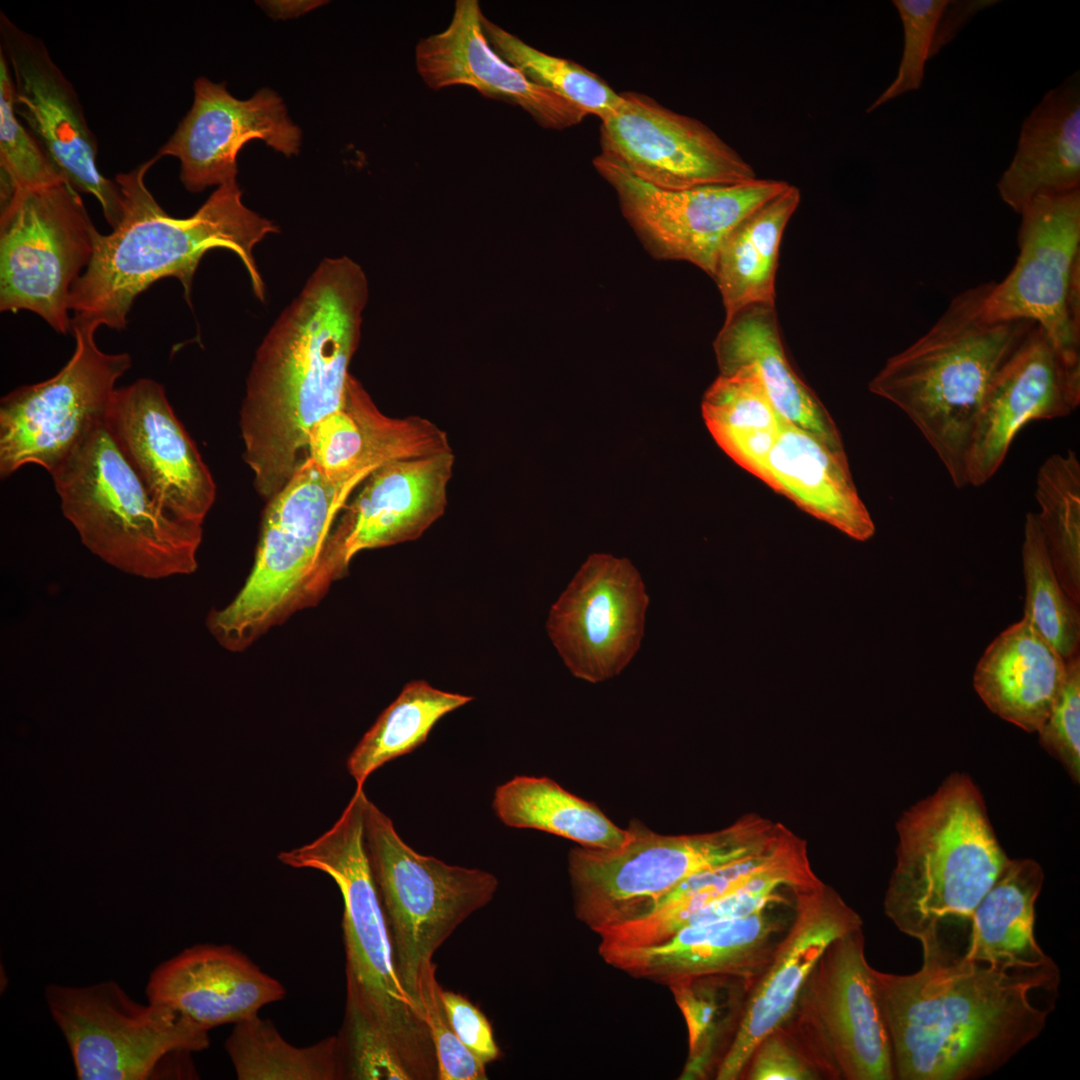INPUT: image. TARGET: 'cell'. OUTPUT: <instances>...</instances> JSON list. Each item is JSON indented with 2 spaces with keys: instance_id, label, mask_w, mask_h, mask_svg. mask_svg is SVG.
<instances>
[{
  "instance_id": "1",
  "label": "cell",
  "mask_w": 1080,
  "mask_h": 1080,
  "mask_svg": "<svg viewBox=\"0 0 1080 1080\" xmlns=\"http://www.w3.org/2000/svg\"><path fill=\"white\" fill-rule=\"evenodd\" d=\"M921 968L873 969L890 1037L895 1079L988 1076L1036 1039L1055 1008V964L1009 969L968 959L945 932L919 940Z\"/></svg>"
},
{
  "instance_id": "2",
  "label": "cell",
  "mask_w": 1080,
  "mask_h": 1080,
  "mask_svg": "<svg viewBox=\"0 0 1080 1080\" xmlns=\"http://www.w3.org/2000/svg\"><path fill=\"white\" fill-rule=\"evenodd\" d=\"M367 279L348 257L326 258L256 351L239 427L253 485L271 499L308 457L312 427L344 399Z\"/></svg>"
},
{
  "instance_id": "3",
  "label": "cell",
  "mask_w": 1080,
  "mask_h": 1080,
  "mask_svg": "<svg viewBox=\"0 0 1080 1080\" xmlns=\"http://www.w3.org/2000/svg\"><path fill=\"white\" fill-rule=\"evenodd\" d=\"M158 155L130 172L116 175L122 217L107 235L98 233L92 259L70 295L72 319L121 330L136 297L156 281L174 277L190 302L194 274L204 254L214 248L234 252L243 262L253 292L261 301L265 286L253 248L276 225L248 209L236 179L219 185L188 218L169 216L144 178Z\"/></svg>"
},
{
  "instance_id": "4",
  "label": "cell",
  "mask_w": 1080,
  "mask_h": 1080,
  "mask_svg": "<svg viewBox=\"0 0 1080 1080\" xmlns=\"http://www.w3.org/2000/svg\"><path fill=\"white\" fill-rule=\"evenodd\" d=\"M992 284L956 295L931 328L889 358L868 386L910 418L957 488L968 485V454L986 393L1036 325L986 319Z\"/></svg>"
},
{
  "instance_id": "5",
  "label": "cell",
  "mask_w": 1080,
  "mask_h": 1080,
  "mask_svg": "<svg viewBox=\"0 0 1080 1080\" xmlns=\"http://www.w3.org/2000/svg\"><path fill=\"white\" fill-rule=\"evenodd\" d=\"M896 865L884 912L904 934L922 939L969 919L1009 858L983 796L964 773L906 810L897 823Z\"/></svg>"
},
{
  "instance_id": "6",
  "label": "cell",
  "mask_w": 1080,
  "mask_h": 1080,
  "mask_svg": "<svg viewBox=\"0 0 1080 1080\" xmlns=\"http://www.w3.org/2000/svg\"><path fill=\"white\" fill-rule=\"evenodd\" d=\"M363 788L335 824L314 841L278 854L293 868L330 876L343 899L346 1009L359 1012L394 1047L412 1080L437 1079L432 1038L420 1007L398 976L389 931L365 845Z\"/></svg>"
},
{
  "instance_id": "7",
  "label": "cell",
  "mask_w": 1080,
  "mask_h": 1080,
  "mask_svg": "<svg viewBox=\"0 0 1080 1080\" xmlns=\"http://www.w3.org/2000/svg\"><path fill=\"white\" fill-rule=\"evenodd\" d=\"M50 475L64 517L105 563L149 580L197 570L203 525L157 504L104 422Z\"/></svg>"
},
{
  "instance_id": "8",
  "label": "cell",
  "mask_w": 1080,
  "mask_h": 1080,
  "mask_svg": "<svg viewBox=\"0 0 1080 1080\" xmlns=\"http://www.w3.org/2000/svg\"><path fill=\"white\" fill-rule=\"evenodd\" d=\"M783 827L748 814L710 833L662 835L634 820L616 848L569 852L575 916L598 935L643 918L687 878L761 850Z\"/></svg>"
},
{
  "instance_id": "9",
  "label": "cell",
  "mask_w": 1080,
  "mask_h": 1080,
  "mask_svg": "<svg viewBox=\"0 0 1080 1080\" xmlns=\"http://www.w3.org/2000/svg\"><path fill=\"white\" fill-rule=\"evenodd\" d=\"M362 479L336 480L307 457L265 509L255 561L237 595L206 625L229 651H242L306 607L310 583L340 511Z\"/></svg>"
},
{
  "instance_id": "10",
  "label": "cell",
  "mask_w": 1080,
  "mask_h": 1080,
  "mask_svg": "<svg viewBox=\"0 0 1080 1080\" xmlns=\"http://www.w3.org/2000/svg\"><path fill=\"white\" fill-rule=\"evenodd\" d=\"M364 830L395 967L419 1006L422 970L457 927L492 900L498 880L490 872L449 865L416 852L369 799Z\"/></svg>"
},
{
  "instance_id": "11",
  "label": "cell",
  "mask_w": 1080,
  "mask_h": 1080,
  "mask_svg": "<svg viewBox=\"0 0 1080 1080\" xmlns=\"http://www.w3.org/2000/svg\"><path fill=\"white\" fill-rule=\"evenodd\" d=\"M66 179L1 196L0 309L28 310L72 333L70 295L99 233Z\"/></svg>"
},
{
  "instance_id": "12",
  "label": "cell",
  "mask_w": 1080,
  "mask_h": 1080,
  "mask_svg": "<svg viewBox=\"0 0 1080 1080\" xmlns=\"http://www.w3.org/2000/svg\"><path fill=\"white\" fill-rule=\"evenodd\" d=\"M862 928L831 942L781 1024L823 1079L894 1080L892 1047Z\"/></svg>"
},
{
  "instance_id": "13",
  "label": "cell",
  "mask_w": 1080,
  "mask_h": 1080,
  "mask_svg": "<svg viewBox=\"0 0 1080 1080\" xmlns=\"http://www.w3.org/2000/svg\"><path fill=\"white\" fill-rule=\"evenodd\" d=\"M44 995L80 1080L148 1079L166 1057L209 1046L207 1030L165 1006L135 1001L113 980L50 984Z\"/></svg>"
},
{
  "instance_id": "14",
  "label": "cell",
  "mask_w": 1080,
  "mask_h": 1080,
  "mask_svg": "<svg viewBox=\"0 0 1080 1080\" xmlns=\"http://www.w3.org/2000/svg\"><path fill=\"white\" fill-rule=\"evenodd\" d=\"M95 324L72 319L76 346L53 377L21 386L0 401V476L25 465L50 474L97 427L132 365L128 353L108 354L95 342Z\"/></svg>"
},
{
  "instance_id": "15",
  "label": "cell",
  "mask_w": 1080,
  "mask_h": 1080,
  "mask_svg": "<svg viewBox=\"0 0 1080 1080\" xmlns=\"http://www.w3.org/2000/svg\"><path fill=\"white\" fill-rule=\"evenodd\" d=\"M1019 214L1017 260L1001 282H993L983 315L1032 321L1070 366L1080 368V324L1069 306L1080 275V189L1036 196Z\"/></svg>"
},
{
  "instance_id": "16",
  "label": "cell",
  "mask_w": 1080,
  "mask_h": 1080,
  "mask_svg": "<svg viewBox=\"0 0 1080 1080\" xmlns=\"http://www.w3.org/2000/svg\"><path fill=\"white\" fill-rule=\"evenodd\" d=\"M593 164L616 191L623 215L654 257L690 262L712 278L722 245L735 227L790 185L757 178L669 190L641 180L602 154Z\"/></svg>"
},
{
  "instance_id": "17",
  "label": "cell",
  "mask_w": 1080,
  "mask_h": 1080,
  "mask_svg": "<svg viewBox=\"0 0 1080 1080\" xmlns=\"http://www.w3.org/2000/svg\"><path fill=\"white\" fill-rule=\"evenodd\" d=\"M452 450L389 462L376 469L346 504L325 543L306 604H316L361 551L419 538L445 512Z\"/></svg>"
},
{
  "instance_id": "18",
  "label": "cell",
  "mask_w": 1080,
  "mask_h": 1080,
  "mask_svg": "<svg viewBox=\"0 0 1080 1080\" xmlns=\"http://www.w3.org/2000/svg\"><path fill=\"white\" fill-rule=\"evenodd\" d=\"M648 605L628 559L594 553L552 605L546 629L571 674L599 683L617 676L639 650Z\"/></svg>"
},
{
  "instance_id": "19",
  "label": "cell",
  "mask_w": 1080,
  "mask_h": 1080,
  "mask_svg": "<svg viewBox=\"0 0 1080 1080\" xmlns=\"http://www.w3.org/2000/svg\"><path fill=\"white\" fill-rule=\"evenodd\" d=\"M602 155L662 189L735 185L757 179L753 167L701 121L648 96L621 93L601 120Z\"/></svg>"
},
{
  "instance_id": "20",
  "label": "cell",
  "mask_w": 1080,
  "mask_h": 1080,
  "mask_svg": "<svg viewBox=\"0 0 1080 1080\" xmlns=\"http://www.w3.org/2000/svg\"><path fill=\"white\" fill-rule=\"evenodd\" d=\"M1 48L13 81L14 108L63 177L94 196L109 225L122 217L120 188L96 166L97 142L77 93L45 44L0 14Z\"/></svg>"
},
{
  "instance_id": "21",
  "label": "cell",
  "mask_w": 1080,
  "mask_h": 1080,
  "mask_svg": "<svg viewBox=\"0 0 1080 1080\" xmlns=\"http://www.w3.org/2000/svg\"><path fill=\"white\" fill-rule=\"evenodd\" d=\"M104 426L162 509L204 524L216 484L161 384L143 378L116 388Z\"/></svg>"
},
{
  "instance_id": "22",
  "label": "cell",
  "mask_w": 1080,
  "mask_h": 1080,
  "mask_svg": "<svg viewBox=\"0 0 1080 1080\" xmlns=\"http://www.w3.org/2000/svg\"><path fill=\"white\" fill-rule=\"evenodd\" d=\"M792 921L750 990L736 1037L716 1080H741L758 1043L793 1012L805 982L828 945L862 928V919L821 880L794 895Z\"/></svg>"
},
{
  "instance_id": "23",
  "label": "cell",
  "mask_w": 1080,
  "mask_h": 1080,
  "mask_svg": "<svg viewBox=\"0 0 1080 1080\" xmlns=\"http://www.w3.org/2000/svg\"><path fill=\"white\" fill-rule=\"evenodd\" d=\"M253 139L292 156L300 150L302 134L275 92L262 89L239 100L223 83L200 77L190 111L157 155L177 158L185 188L200 192L236 179L237 155Z\"/></svg>"
},
{
  "instance_id": "24",
  "label": "cell",
  "mask_w": 1080,
  "mask_h": 1080,
  "mask_svg": "<svg viewBox=\"0 0 1080 1080\" xmlns=\"http://www.w3.org/2000/svg\"><path fill=\"white\" fill-rule=\"evenodd\" d=\"M1079 404L1080 368L1035 325L986 393L968 454V485L982 486L995 475L1025 425L1068 416Z\"/></svg>"
},
{
  "instance_id": "25",
  "label": "cell",
  "mask_w": 1080,
  "mask_h": 1080,
  "mask_svg": "<svg viewBox=\"0 0 1080 1080\" xmlns=\"http://www.w3.org/2000/svg\"><path fill=\"white\" fill-rule=\"evenodd\" d=\"M791 902L745 917L686 927L656 944L599 945L598 951L614 968L661 984L709 974L734 975L755 984L792 921L793 906L786 913L779 911Z\"/></svg>"
},
{
  "instance_id": "26",
  "label": "cell",
  "mask_w": 1080,
  "mask_h": 1080,
  "mask_svg": "<svg viewBox=\"0 0 1080 1080\" xmlns=\"http://www.w3.org/2000/svg\"><path fill=\"white\" fill-rule=\"evenodd\" d=\"M477 0H457L449 25L421 38L415 47L416 70L432 90L467 86L483 96L517 105L540 126L561 130L580 123L581 108L528 80L498 55L485 37Z\"/></svg>"
},
{
  "instance_id": "27",
  "label": "cell",
  "mask_w": 1080,
  "mask_h": 1080,
  "mask_svg": "<svg viewBox=\"0 0 1080 1080\" xmlns=\"http://www.w3.org/2000/svg\"><path fill=\"white\" fill-rule=\"evenodd\" d=\"M284 986L229 945L199 944L158 965L148 1002L165 1006L209 1031L239 1023L285 997Z\"/></svg>"
},
{
  "instance_id": "28",
  "label": "cell",
  "mask_w": 1080,
  "mask_h": 1080,
  "mask_svg": "<svg viewBox=\"0 0 1080 1080\" xmlns=\"http://www.w3.org/2000/svg\"><path fill=\"white\" fill-rule=\"evenodd\" d=\"M448 450L446 432L420 416L384 414L351 374L341 406L312 427L307 441L308 457L343 481L366 480L389 462Z\"/></svg>"
},
{
  "instance_id": "29",
  "label": "cell",
  "mask_w": 1080,
  "mask_h": 1080,
  "mask_svg": "<svg viewBox=\"0 0 1080 1080\" xmlns=\"http://www.w3.org/2000/svg\"><path fill=\"white\" fill-rule=\"evenodd\" d=\"M714 349L720 375L751 369L786 421L814 434L834 452L846 455L830 414L786 356L775 304H752L727 316Z\"/></svg>"
},
{
  "instance_id": "30",
  "label": "cell",
  "mask_w": 1080,
  "mask_h": 1080,
  "mask_svg": "<svg viewBox=\"0 0 1080 1080\" xmlns=\"http://www.w3.org/2000/svg\"><path fill=\"white\" fill-rule=\"evenodd\" d=\"M1078 72L1047 92L1022 124L1016 153L997 183L1016 213L1036 196L1080 189Z\"/></svg>"
},
{
  "instance_id": "31",
  "label": "cell",
  "mask_w": 1080,
  "mask_h": 1080,
  "mask_svg": "<svg viewBox=\"0 0 1080 1080\" xmlns=\"http://www.w3.org/2000/svg\"><path fill=\"white\" fill-rule=\"evenodd\" d=\"M765 483L855 540L866 541L875 533L846 455L785 419L767 458Z\"/></svg>"
},
{
  "instance_id": "32",
  "label": "cell",
  "mask_w": 1080,
  "mask_h": 1080,
  "mask_svg": "<svg viewBox=\"0 0 1080 1080\" xmlns=\"http://www.w3.org/2000/svg\"><path fill=\"white\" fill-rule=\"evenodd\" d=\"M1066 671L1062 656L1022 618L987 646L973 686L994 714L1027 732L1049 715Z\"/></svg>"
},
{
  "instance_id": "33",
  "label": "cell",
  "mask_w": 1080,
  "mask_h": 1080,
  "mask_svg": "<svg viewBox=\"0 0 1080 1080\" xmlns=\"http://www.w3.org/2000/svg\"><path fill=\"white\" fill-rule=\"evenodd\" d=\"M1043 882L1038 862L1010 859L970 916L965 956L1009 969L1054 962L1034 936L1035 903Z\"/></svg>"
},
{
  "instance_id": "34",
  "label": "cell",
  "mask_w": 1080,
  "mask_h": 1080,
  "mask_svg": "<svg viewBox=\"0 0 1080 1080\" xmlns=\"http://www.w3.org/2000/svg\"><path fill=\"white\" fill-rule=\"evenodd\" d=\"M789 185L740 222L719 252L715 274L726 317L748 305L775 304V277L784 230L800 203Z\"/></svg>"
},
{
  "instance_id": "35",
  "label": "cell",
  "mask_w": 1080,
  "mask_h": 1080,
  "mask_svg": "<svg viewBox=\"0 0 1080 1080\" xmlns=\"http://www.w3.org/2000/svg\"><path fill=\"white\" fill-rule=\"evenodd\" d=\"M493 808L509 827L544 831L586 848H616L628 834L594 804L547 777L517 776L498 786Z\"/></svg>"
},
{
  "instance_id": "36",
  "label": "cell",
  "mask_w": 1080,
  "mask_h": 1080,
  "mask_svg": "<svg viewBox=\"0 0 1080 1080\" xmlns=\"http://www.w3.org/2000/svg\"><path fill=\"white\" fill-rule=\"evenodd\" d=\"M702 414L717 444L765 483L768 455L784 419L749 368L719 375L705 392Z\"/></svg>"
},
{
  "instance_id": "37",
  "label": "cell",
  "mask_w": 1080,
  "mask_h": 1080,
  "mask_svg": "<svg viewBox=\"0 0 1080 1080\" xmlns=\"http://www.w3.org/2000/svg\"><path fill=\"white\" fill-rule=\"evenodd\" d=\"M753 985L727 974L692 976L667 985L688 1031V1055L679 1079H715L736 1037Z\"/></svg>"
},
{
  "instance_id": "38",
  "label": "cell",
  "mask_w": 1080,
  "mask_h": 1080,
  "mask_svg": "<svg viewBox=\"0 0 1080 1080\" xmlns=\"http://www.w3.org/2000/svg\"><path fill=\"white\" fill-rule=\"evenodd\" d=\"M472 699L437 689L424 680L406 684L347 759L356 787H363L369 775L385 763L422 745L442 717Z\"/></svg>"
},
{
  "instance_id": "39",
  "label": "cell",
  "mask_w": 1080,
  "mask_h": 1080,
  "mask_svg": "<svg viewBox=\"0 0 1080 1080\" xmlns=\"http://www.w3.org/2000/svg\"><path fill=\"white\" fill-rule=\"evenodd\" d=\"M225 1046L239 1080L343 1079L338 1035L296 1047L257 1014L236 1023Z\"/></svg>"
},
{
  "instance_id": "40",
  "label": "cell",
  "mask_w": 1080,
  "mask_h": 1080,
  "mask_svg": "<svg viewBox=\"0 0 1080 1080\" xmlns=\"http://www.w3.org/2000/svg\"><path fill=\"white\" fill-rule=\"evenodd\" d=\"M1036 513L1048 553L1065 592L1080 603V462L1076 453L1050 455L1036 477Z\"/></svg>"
},
{
  "instance_id": "41",
  "label": "cell",
  "mask_w": 1080,
  "mask_h": 1080,
  "mask_svg": "<svg viewBox=\"0 0 1080 1080\" xmlns=\"http://www.w3.org/2000/svg\"><path fill=\"white\" fill-rule=\"evenodd\" d=\"M1022 564L1023 618L1067 661L1079 654V604L1060 584L1034 512L1026 514Z\"/></svg>"
},
{
  "instance_id": "42",
  "label": "cell",
  "mask_w": 1080,
  "mask_h": 1080,
  "mask_svg": "<svg viewBox=\"0 0 1080 1080\" xmlns=\"http://www.w3.org/2000/svg\"><path fill=\"white\" fill-rule=\"evenodd\" d=\"M482 28L493 50L517 68L528 80L575 104L601 120L611 115L621 102L604 80L585 67L542 52L498 26L483 14Z\"/></svg>"
},
{
  "instance_id": "43",
  "label": "cell",
  "mask_w": 1080,
  "mask_h": 1080,
  "mask_svg": "<svg viewBox=\"0 0 1080 1080\" xmlns=\"http://www.w3.org/2000/svg\"><path fill=\"white\" fill-rule=\"evenodd\" d=\"M1 196L15 189L38 187L65 179L43 146L17 118L8 61L0 50Z\"/></svg>"
},
{
  "instance_id": "44",
  "label": "cell",
  "mask_w": 1080,
  "mask_h": 1080,
  "mask_svg": "<svg viewBox=\"0 0 1080 1080\" xmlns=\"http://www.w3.org/2000/svg\"><path fill=\"white\" fill-rule=\"evenodd\" d=\"M892 3L903 25V53L896 77L868 107L867 113L907 92L919 89L924 78L926 61L931 57L937 25L948 1L893 0Z\"/></svg>"
},
{
  "instance_id": "45",
  "label": "cell",
  "mask_w": 1080,
  "mask_h": 1080,
  "mask_svg": "<svg viewBox=\"0 0 1080 1080\" xmlns=\"http://www.w3.org/2000/svg\"><path fill=\"white\" fill-rule=\"evenodd\" d=\"M338 1038L343 1079L412 1080L389 1040L359 1012L345 1010Z\"/></svg>"
},
{
  "instance_id": "46",
  "label": "cell",
  "mask_w": 1080,
  "mask_h": 1080,
  "mask_svg": "<svg viewBox=\"0 0 1080 1080\" xmlns=\"http://www.w3.org/2000/svg\"><path fill=\"white\" fill-rule=\"evenodd\" d=\"M431 962L419 978L418 1001L434 1045L439 1080H486L485 1064L460 1042L441 1000V987Z\"/></svg>"
},
{
  "instance_id": "47",
  "label": "cell",
  "mask_w": 1080,
  "mask_h": 1080,
  "mask_svg": "<svg viewBox=\"0 0 1080 1080\" xmlns=\"http://www.w3.org/2000/svg\"><path fill=\"white\" fill-rule=\"evenodd\" d=\"M1041 746L1054 756L1075 782L1080 780V657L1066 661L1061 689L1037 730Z\"/></svg>"
},
{
  "instance_id": "48",
  "label": "cell",
  "mask_w": 1080,
  "mask_h": 1080,
  "mask_svg": "<svg viewBox=\"0 0 1080 1080\" xmlns=\"http://www.w3.org/2000/svg\"><path fill=\"white\" fill-rule=\"evenodd\" d=\"M822 1080L805 1051L780 1025L755 1047L741 1080Z\"/></svg>"
},
{
  "instance_id": "49",
  "label": "cell",
  "mask_w": 1080,
  "mask_h": 1080,
  "mask_svg": "<svg viewBox=\"0 0 1080 1080\" xmlns=\"http://www.w3.org/2000/svg\"><path fill=\"white\" fill-rule=\"evenodd\" d=\"M441 1000L452 1029L466 1049L485 1065L497 1060L501 1052L482 1011L453 991L441 989Z\"/></svg>"
},
{
  "instance_id": "50",
  "label": "cell",
  "mask_w": 1080,
  "mask_h": 1080,
  "mask_svg": "<svg viewBox=\"0 0 1080 1080\" xmlns=\"http://www.w3.org/2000/svg\"><path fill=\"white\" fill-rule=\"evenodd\" d=\"M989 1H948L937 25L931 57L957 33L960 27L977 10L989 5Z\"/></svg>"
},
{
  "instance_id": "51",
  "label": "cell",
  "mask_w": 1080,
  "mask_h": 1080,
  "mask_svg": "<svg viewBox=\"0 0 1080 1080\" xmlns=\"http://www.w3.org/2000/svg\"><path fill=\"white\" fill-rule=\"evenodd\" d=\"M263 6L278 18H290L316 8L323 1H267Z\"/></svg>"
}]
</instances>
